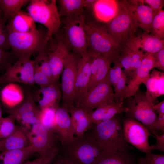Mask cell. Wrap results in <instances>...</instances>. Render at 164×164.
<instances>
[{"label":"cell","instance_id":"cell-53","mask_svg":"<svg viewBox=\"0 0 164 164\" xmlns=\"http://www.w3.org/2000/svg\"><path fill=\"white\" fill-rule=\"evenodd\" d=\"M96 0H84V8L88 10H92Z\"/></svg>","mask_w":164,"mask_h":164},{"label":"cell","instance_id":"cell-27","mask_svg":"<svg viewBox=\"0 0 164 164\" xmlns=\"http://www.w3.org/2000/svg\"><path fill=\"white\" fill-rule=\"evenodd\" d=\"M35 22L28 13L22 10L5 26L7 32L26 33L36 28Z\"/></svg>","mask_w":164,"mask_h":164},{"label":"cell","instance_id":"cell-48","mask_svg":"<svg viewBox=\"0 0 164 164\" xmlns=\"http://www.w3.org/2000/svg\"><path fill=\"white\" fill-rule=\"evenodd\" d=\"M141 1L143 3L147 4L156 14L162 9L163 6L164 0H144Z\"/></svg>","mask_w":164,"mask_h":164},{"label":"cell","instance_id":"cell-22","mask_svg":"<svg viewBox=\"0 0 164 164\" xmlns=\"http://www.w3.org/2000/svg\"><path fill=\"white\" fill-rule=\"evenodd\" d=\"M144 84L146 91L145 96L152 104L158 97L164 94V73L153 69Z\"/></svg>","mask_w":164,"mask_h":164},{"label":"cell","instance_id":"cell-50","mask_svg":"<svg viewBox=\"0 0 164 164\" xmlns=\"http://www.w3.org/2000/svg\"><path fill=\"white\" fill-rule=\"evenodd\" d=\"M50 161L47 159L39 157L32 161H28L23 164H51Z\"/></svg>","mask_w":164,"mask_h":164},{"label":"cell","instance_id":"cell-49","mask_svg":"<svg viewBox=\"0 0 164 164\" xmlns=\"http://www.w3.org/2000/svg\"><path fill=\"white\" fill-rule=\"evenodd\" d=\"M156 140L155 145H150L151 151L158 150L164 152V133L162 134H156L152 135Z\"/></svg>","mask_w":164,"mask_h":164},{"label":"cell","instance_id":"cell-43","mask_svg":"<svg viewBox=\"0 0 164 164\" xmlns=\"http://www.w3.org/2000/svg\"><path fill=\"white\" fill-rule=\"evenodd\" d=\"M143 157L137 158L138 164H164V155L153 153L150 152Z\"/></svg>","mask_w":164,"mask_h":164},{"label":"cell","instance_id":"cell-39","mask_svg":"<svg viewBox=\"0 0 164 164\" xmlns=\"http://www.w3.org/2000/svg\"><path fill=\"white\" fill-rule=\"evenodd\" d=\"M34 61L35 67L51 80L56 81L54 80L51 73L46 50H43L38 53Z\"/></svg>","mask_w":164,"mask_h":164},{"label":"cell","instance_id":"cell-23","mask_svg":"<svg viewBox=\"0 0 164 164\" xmlns=\"http://www.w3.org/2000/svg\"><path fill=\"white\" fill-rule=\"evenodd\" d=\"M75 136H81L90 130L93 124L85 111L73 105L68 108Z\"/></svg>","mask_w":164,"mask_h":164},{"label":"cell","instance_id":"cell-37","mask_svg":"<svg viewBox=\"0 0 164 164\" xmlns=\"http://www.w3.org/2000/svg\"><path fill=\"white\" fill-rule=\"evenodd\" d=\"M40 110L39 108L28 112L16 119L26 133L29 131L34 125L40 123L39 119Z\"/></svg>","mask_w":164,"mask_h":164},{"label":"cell","instance_id":"cell-5","mask_svg":"<svg viewBox=\"0 0 164 164\" xmlns=\"http://www.w3.org/2000/svg\"><path fill=\"white\" fill-rule=\"evenodd\" d=\"M87 44V53L102 56L118 50L120 46L114 41L104 24L90 22L84 25Z\"/></svg>","mask_w":164,"mask_h":164},{"label":"cell","instance_id":"cell-51","mask_svg":"<svg viewBox=\"0 0 164 164\" xmlns=\"http://www.w3.org/2000/svg\"><path fill=\"white\" fill-rule=\"evenodd\" d=\"M154 108L156 113L158 114V116H162L164 115V100L155 104Z\"/></svg>","mask_w":164,"mask_h":164},{"label":"cell","instance_id":"cell-17","mask_svg":"<svg viewBox=\"0 0 164 164\" xmlns=\"http://www.w3.org/2000/svg\"><path fill=\"white\" fill-rule=\"evenodd\" d=\"M93 54L88 53L85 58H80L77 67L75 85V101L73 105L87 92L91 73V63Z\"/></svg>","mask_w":164,"mask_h":164},{"label":"cell","instance_id":"cell-30","mask_svg":"<svg viewBox=\"0 0 164 164\" xmlns=\"http://www.w3.org/2000/svg\"><path fill=\"white\" fill-rule=\"evenodd\" d=\"M138 37L139 48L145 53L154 54L164 48V39L158 38L149 32H144Z\"/></svg>","mask_w":164,"mask_h":164},{"label":"cell","instance_id":"cell-16","mask_svg":"<svg viewBox=\"0 0 164 164\" xmlns=\"http://www.w3.org/2000/svg\"><path fill=\"white\" fill-rule=\"evenodd\" d=\"M125 3L135 27L141 28L144 32H149L156 14L141 0H125Z\"/></svg>","mask_w":164,"mask_h":164},{"label":"cell","instance_id":"cell-42","mask_svg":"<svg viewBox=\"0 0 164 164\" xmlns=\"http://www.w3.org/2000/svg\"><path fill=\"white\" fill-rule=\"evenodd\" d=\"M128 79V77L123 72L121 77L113 86L115 95L114 101L116 103L123 102L122 98L126 88Z\"/></svg>","mask_w":164,"mask_h":164},{"label":"cell","instance_id":"cell-20","mask_svg":"<svg viewBox=\"0 0 164 164\" xmlns=\"http://www.w3.org/2000/svg\"><path fill=\"white\" fill-rule=\"evenodd\" d=\"M127 111L123 102H114L101 105L88 114L92 123L95 124L109 120L115 115L123 112L126 113Z\"/></svg>","mask_w":164,"mask_h":164},{"label":"cell","instance_id":"cell-26","mask_svg":"<svg viewBox=\"0 0 164 164\" xmlns=\"http://www.w3.org/2000/svg\"><path fill=\"white\" fill-rule=\"evenodd\" d=\"M137 158L128 151H103L93 164H137Z\"/></svg>","mask_w":164,"mask_h":164},{"label":"cell","instance_id":"cell-14","mask_svg":"<svg viewBox=\"0 0 164 164\" xmlns=\"http://www.w3.org/2000/svg\"><path fill=\"white\" fill-rule=\"evenodd\" d=\"M93 54V57L91 63V76L87 92L105 79L111 67V64L118 57L119 49L102 56Z\"/></svg>","mask_w":164,"mask_h":164},{"label":"cell","instance_id":"cell-54","mask_svg":"<svg viewBox=\"0 0 164 164\" xmlns=\"http://www.w3.org/2000/svg\"><path fill=\"white\" fill-rule=\"evenodd\" d=\"M2 107L1 103L0 102V119L2 117Z\"/></svg>","mask_w":164,"mask_h":164},{"label":"cell","instance_id":"cell-40","mask_svg":"<svg viewBox=\"0 0 164 164\" xmlns=\"http://www.w3.org/2000/svg\"><path fill=\"white\" fill-rule=\"evenodd\" d=\"M15 118L12 115L0 119V140L4 139L11 135L15 130Z\"/></svg>","mask_w":164,"mask_h":164},{"label":"cell","instance_id":"cell-36","mask_svg":"<svg viewBox=\"0 0 164 164\" xmlns=\"http://www.w3.org/2000/svg\"><path fill=\"white\" fill-rule=\"evenodd\" d=\"M118 59L123 68V72L127 77L130 78L132 76L131 70L132 50L128 43L120 46Z\"/></svg>","mask_w":164,"mask_h":164},{"label":"cell","instance_id":"cell-13","mask_svg":"<svg viewBox=\"0 0 164 164\" xmlns=\"http://www.w3.org/2000/svg\"><path fill=\"white\" fill-rule=\"evenodd\" d=\"M122 124L125 138L129 144L145 154L151 152L149 138L152 135L145 126L127 117L123 120Z\"/></svg>","mask_w":164,"mask_h":164},{"label":"cell","instance_id":"cell-7","mask_svg":"<svg viewBox=\"0 0 164 164\" xmlns=\"http://www.w3.org/2000/svg\"><path fill=\"white\" fill-rule=\"evenodd\" d=\"M26 134L29 140V145L33 146L39 157L52 161L54 160L59 149L56 145L57 137L53 132L39 123L34 125Z\"/></svg>","mask_w":164,"mask_h":164},{"label":"cell","instance_id":"cell-25","mask_svg":"<svg viewBox=\"0 0 164 164\" xmlns=\"http://www.w3.org/2000/svg\"><path fill=\"white\" fill-rule=\"evenodd\" d=\"M6 84L0 91V102L5 110L17 106L24 99L23 91L19 86L13 83Z\"/></svg>","mask_w":164,"mask_h":164},{"label":"cell","instance_id":"cell-12","mask_svg":"<svg viewBox=\"0 0 164 164\" xmlns=\"http://www.w3.org/2000/svg\"><path fill=\"white\" fill-rule=\"evenodd\" d=\"M81 57L78 54L70 53L64 64L61 84V98L62 105L67 108L74 102L77 67Z\"/></svg>","mask_w":164,"mask_h":164},{"label":"cell","instance_id":"cell-6","mask_svg":"<svg viewBox=\"0 0 164 164\" xmlns=\"http://www.w3.org/2000/svg\"><path fill=\"white\" fill-rule=\"evenodd\" d=\"M65 18L63 38L73 53L82 58H86L88 54V44L84 15L82 14Z\"/></svg>","mask_w":164,"mask_h":164},{"label":"cell","instance_id":"cell-57","mask_svg":"<svg viewBox=\"0 0 164 164\" xmlns=\"http://www.w3.org/2000/svg\"><path fill=\"white\" fill-rule=\"evenodd\" d=\"M137 164H138V163H137Z\"/></svg>","mask_w":164,"mask_h":164},{"label":"cell","instance_id":"cell-10","mask_svg":"<svg viewBox=\"0 0 164 164\" xmlns=\"http://www.w3.org/2000/svg\"><path fill=\"white\" fill-rule=\"evenodd\" d=\"M108 75L105 79L88 91L74 106L87 113L102 104L115 102V95Z\"/></svg>","mask_w":164,"mask_h":164},{"label":"cell","instance_id":"cell-52","mask_svg":"<svg viewBox=\"0 0 164 164\" xmlns=\"http://www.w3.org/2000/svg\"><path fill=\"white\" fill-rule=\"evenodd\" d=\"M53 164H76L65 157H59Z\"/></svg>","mask_w":164,"mask_h":164},{"label":"cell","instance_id":"cell-29","mask_svg":"<svg viewBox=\"0 0 164 164\" xmlns=\"http://www.w3.org/2000/svg\"><path fill=\"white\" fill-rule=\"evenodd\" d=\"M35 152L31 145L23 149L2 152L0 153V164H23Z\"/></svg>","mask_w":164,"mask_h":164},{"label":"cell","instance_id":"cell-8","mask_svg":"<svg viewBox=\"0 0 164 164\" xmlns=\"http://www.w3.org/2000/svg\"><path fill=\"white\" fill-rule=\"evenodd\" d=\"M117 12L114 18L104 25L115 42L120 46L127 43L134 35V26L127 9L125 0L118 1Z\"/></svg>","mask_w":164,"mask_h":164},{"label":"cell","instance_id":"cell-28","mask_svg":"<svg viewBox=\"0 0 164 164\" xmlns=\"http://www.w3.org/2000/svg\"><path fill=\"white\" fill-rule=\"evenodd\" d=\"M28 137L21 127H16L14 132L5 138L0 140V151L22 149L29 145Z\"/></svg>","mask_w":164,"mask_h":164},{"label":"cell","instance_id":"cell-41","mask_svg":"<svg viewBox=\"0 0 164 164\" xmlns=\"http://www.w3.org/2000/svg\"><path fill=\"white\" fill-rule=\"evenodd\" d=\"M113 63L114 65L113 67H110L108 76L111 84L113 87L121 77L123 72L122 70L123 67L118 58L115 59Z\"/></svg>","mask_w":164,"mask_h":164},{"label":"cell","instance_id":"cell-33","mask_svg":"<svg viewBox=\"0 0 164 164\" xmlns=\"http://www.w3.org/2000/svg\"><path fill=\"white\" fill-rule=\"evenodd\" d=\"M39 109L33 97L28 94L26 98L17 106L5 110L9 115L12 116L16 120L22 115Z\"/></svg>","mask_w":164,"mask_h":164},{"label":"cell","instance_id":"cell-46","mask_svg":"<svg viewBox=\"0 0 164 164\" xmlns=\"http://www.w3.org/2000/svg\"><path fill=\"white\" fill-rule=\"evenodd\" d=\"M154 68L164 72V48L153 54Z\"/></svg>","mask_w":164,"mask_h":164},{"label":"cell","instance_id":"cell-1","mask_svg":"<svg viewBox=\"0 0 164 164\" xmlns=\"http://www.w3.org/2000/svg\"><path fill=\"white\" fill-rule=\"evenodd\" d=\"M117 115L109 120L94 124L90 130L103 151H128L132 148L125 138L122 122Z\"/></svg>","mask_w":164,"mask_h":164},{"label":"cell","instance_id":"cell-32","mask_svg":"<svg viewBox=\"0 0 164 164\" xmlns=\"http://www.w3.org/2000/svg\"><path fill=\"white\" fill-rule=\"evenodd\" d=\"M30 0H0V8L2 14V22L5 24L11 20L21 10L23 6L29 4Z\"/></svg>","mask_w":164,"mask_h":164},{"label":"cell","instance_id":"cell-15","mask_svg":"<svg viewBox=\"0 0 164 164\" xmlns=\"http://www.w3.org/2000/svg\"><path fill=\"white\" fill-rule=\"evenodd\" d=\"M153 54H148L143 60L140 66L128 78L126 88L122 98L124 99L133 96L139 90L142 83L144 84L149 77L151 70L154 68Z\"/></svg>","mask_w":164,"mask_h":164},{"label":"cell","instance_id":"cell-9","mask_svg":"<svg viewBox=\"0 0 164 164\" xmlns=\"http://www.w3.org/2000/svg\"><path fill=\"white\" fill-rule=\"evenodd\" d=\"M129 100L126 106L127 111L126 117L135 119L145 126L154 134V125L157 116L154 109V104L147 98L145 94L138 90Z\"/></svg>","mask_w":164,"mask_h":164},{"label":"cell","instance_id":"cell-38","mask_svg":"<svg viewBox=\"0 0 164 164\" xmlns=\"http://www.w3.org/2000/svg\"><path fill=\"white\" fill-rule=\"evenodd\" d=\"M149 32L160 39L164 38V11L162 9L155 15Z\"/></svg>","mask_w":164,"mask_h":164},{"label":"cell","instance_id":"cell-18","mask_svg":"<svg viewBox=\"0 0 164 164\" xmlns=\"http://www.w3.org/2000/svg\"><path fill=\"white\" fill-rule=\"evenodd\" d=\"M56 137L63 145L73 140L75 136L68 108L63 105L58 106L55 114Z\"/></svg>","mask_w":164,"mask_h":164},{"label":"cell","instance_id":"cell-34","mask_svg":"<svg viewBox=\"0 0 164 164\" xmlns=\"http://www.w3.org/2000/svg\"><path fill=\"white\" fill-rule=\"evenodd\" d=\"M132 50L131 70L133 73L140 66L143 60L148 54L139 48L138 37L133 36L128 42Z\"/></svg>","mask_w":164,"mask_h":164},{"label":"cell","instance_id":"cell-4","mask_svg":"<svg viewBox=\"0 0 164 164\" xmlns=\"http://www.w3.org/2000/svg\"><path fill=\"white\" fill-rule=\"evenodd\" d=\"M27 9L35 22L46 28L48 41L57 32L61 23L57 0H31Z\"/></svg>","mask_w":164,"mask_h":164},{"label":"cell","instance_id":"cell-21","mask_svg":"<svg viewBox=\"0 0 164 164\" xmlns=\"http://www.w3.org/2000/svg\"><path fill=\"white\" fill-rule=\"evenodd\" d=\"M58 81L50 85L40 88L36 92L35 99L40 109L47 107L58 106L62 94Z\"/></svg>","mask_w":164,"mask_h":164},{"label":"cell","instance_id":"cell-55","mask_svg":"<svg viewBox=\"0 0 164 164\" xmlns=\"http://www.w3.org/2000/svg\"><path fill=\"white\" fill-rule=\"evenodd\" d=\"M2 12L0 8V20H1L2 19Z\"/></svg>","mask_w":164,"mask_h":164},{"label":"cell","instance_id":"cell-47","mask_svg":"<svg viewBox=\"0 0 164 164\" xmlns=\"http://www.w3.org/2000/svg\"><path fill=\"white\" fill-rule=\"evenodd\" d=\"M0 48L5 50L9 48L8 33L4 24L0 28Z\"/></svg>","mask_w":164,"mask_h":164},{"label":"cell","instance_id":"cell-19","mask_svg":"<svg viewBox=\"0 0 164 164\" xmlns=\"http://www.w3.org/2000/svg\"><path fill=\"white\" fill-rule=\"evenodd\" d=\"M70 50L63 38L60 37L58 40L55 50L47 52L51 73L56 81L63 72L66 60L71 53Z\"/></svg>","mask_w":164,"mask_h":164},{"label":"cell","instance_id":"cell-56","mask_svg":"<svg viewBox=\"0 0 164 164\" xmlns=\"http://www.w3.org/2000/svg\"><path fill=\"white\" fill-rule=\"evenodd\" d=\"M3 24L4 23L2 22V19L1 20H0V28Z\"/></svg>","mask_w":164,"mask_h":164},{"label":"cell","instance_id":"cell-24","mask_svg":"<svg viewBox=\"0 0 164 164\" xmlns=\"http://www.w3.org/2000/svg\"><path fill=\"white\" fill-rule=\"evenodd\" d=\"M118 6V0H96L92 10L99 22L106 23L115 16Z\"/></svg>","mask_w":164,"mask_h":164},{"label":"cell","instance_id":"cell-31","mask_svg":"<svg viewBox=\"0 0 164 164\" xmlns=\"http://www.w3.org/2000/svg\"><path fill=\"white\" fill-rule=\"evenodd\" d=\"M60 17H69L83 14L84 0H58Z\"/></svg>","mask_w":164,"mask_h":164},{"label":"cell","instance_id":"cell-44","mask_svg":"<svg viewBox=\"0 0 164 164\" xmlns=\"http://www.w3.org/2000/svg\"><path fill=\"white\" fill-rule=\"evenodd\" d=\"M34 83L38 84L40 88L44 87L57 81H54L48 77L39 70L35 67L33 75Z\"/></svg>","mask_w":164,"mask_h":164},{"label":"cell","instance_id":"cell-45","mask_svg":"<svg viewBox=\"0 0 164 164\" xmlns=\"http://www.w3.org/2000/svg\"><path fill=\"white\" fill-rule=\"evenodd\" d=\"M13 57L11 52L0 48V72L5 71L9 66L12 64Z\"/></svg>","mask_w":164,"mask_h":164},{"label":"cell","instance_id":"cell-11","mask_svg":"<svg viewBox=\"0 0 164 164\" xmlns=\"http://www.w3.org/2000/svg\"><path fill=\"white\" fill-rule=\"evenodd\" d=\"M34 68V60L30 57L18 59L9 66L0 77V85L14 82L32 85Z\"/></svg>","mask_w":164,"mask_h":164},{"label":"cell","instance_id":"cell-35","mask_svg":"<svg viewBox=\"0 0 164 164\" xmlns=\"http://www.w3.org/2000/svg\"><path fill=\"white\" fill-rule=\"evenodd\" d=\"M58 106H50L40 109L39 112L40 123L46 129L54 133L56 128V111Z\"/></svg>","mask_w":164,"mask_h":164},{"label":"cell","instance_id":"cell-3","mask_svg":"<svg viewBox=\"0 0 164 164\" xmlns=\"http://www.w3.org/2000/svg\"><path fill=\"white\" fill-rule=\"evenodd\" d=\"M87 132L81 136H75L71 141L63 145L64 157L76 164H93L103 151L90 132Z\"/></svg>","mask_w":164,"mask_h":164},{"label":"cell","instance_id":"cell-2","mask_svg":"<svg viewBox=\"0 0 164 164\" xmlns=\"http://www.w3.org/2000/svg\"><path fill=\"white\" fill-rule=\"evenodd\" d=\"M9 48L18 59L30 57L46 50L47 31L36 28L26 33L7 32Z\"/></svg>","mask_w":164,"mask_h":164}]
</instances>
